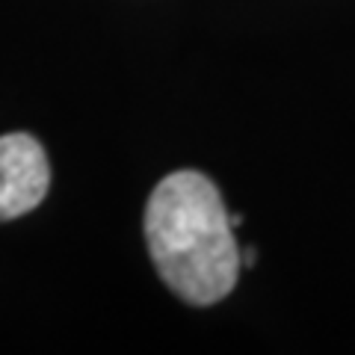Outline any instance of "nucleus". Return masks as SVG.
I'll use <instances>...</instances> for the list:
<instances>
[{
	"mask_svg": "<svg viewBox=\"0 0 355 355\" xmlns=\"http://www.w3.org/2000/svg\"><path fill=\"white\" fill-rule=\"evenodd\" d=\"M148 254L166 287L190 305H216L237 284L240 246L216 184L184 169L154 187L146 205Z\"/></svg>",
	"mask_w": 355,
	"mask_h": 355,
	"instance_id": "nucleus-1",
	"label": "nucleus"
},
{
	"mask_svg": "<svg viewBox=\"0 0 355 355\" xmlns=\"http://www.w3.org/2000/svg\"><path fill=\"white\" fill-rule=\"evenodd\" d=\"M51 187V166L42 142L30 133L0 137V222L36 210Z\"/></svg>",
	"mask_w": 355,
	"mask_h": 355,
	"instance_id": "nucleus-2",
	"label": "nucleus"
},
{
	"mask_svg": "<svg viewBox=\"0 0 355 355\" xmlns=\"http://www.w3.org/2000/svg\"><path fill=\"white\" fill-rule=\"evenodd\" d=\"M240 261H243V266H254V261H258V249L254 246L240 249Z\"/></svg>",
	"mask_w": 355,
	"mask_h": 355,
	"instance_id": "nucleus-3",
	"label": "nucleus"
},
{
	"mask_svg": "<svg viewBox=\"0 0 355 355\" xmlns=\"http://www.w3.org/2000/svg\"><path fill=\"white\" fill-rule=\"evenodd\" d=\"M231 225H234V228L243 225V216H240V214H231Z\"/></svg>",
	"mask_w": 355,
	"mask_h": 355,
	"instance_id": "nucleus-4",
	"label": "nucleus"
}]
</instances>
